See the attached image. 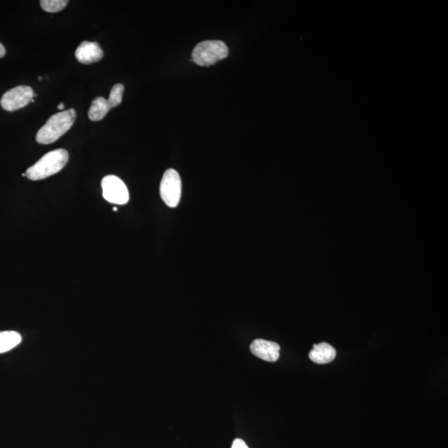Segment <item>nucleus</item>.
I'll use <instances>...</instances> for the list:
<instances>
[{"instance_id":"obj_18","label":"nucleus","mask_w":448,"mask_h":448,"mask_svg":"<svg viewBox=\"0 0 448 448\" xmlns=\"http://www.w3.org/2000/svg\"><path fill=\"white\" fill-rule=\"evenodd\" d=\"M38 80H39V81H40V80H42V78H41V77H39V78H38Z\"/></svg>"},{"instance_id":"obj_7","label":"nucleus","mask_w":448,"mask_h":448,"mask_svg":"<svg viewBox=\"0 0 448 448\" xmlns=\"http://www.w3.org/2000/svg\"><path fill=\"white\" fill-rule=\"evenodd\" d=\"M251 352L258 358L268 362L277 361L280 357V346L278 343L258 339L251 344Z\"/></svg>"},{"instance_id":"obj_6","label":"nucleus","mask_w":448,"mask_h":448,"mask_svg":"<svg viewBox=\"0 0 448 448\" xmlns=\"http://www.w3.org/2000/svg\"><path fill=\"white\" fill-rule=\"evenodd\" d=\"M34 91L29 86H18L6 91L1 98L3 110L14 111L25 107L34 99Z\"/></svg>"},{"instance_id":"obj_15","label":"nucleus","mask_w":448,"mask_h":448,"mask_svg":"<svg viewBox=\"0 0 448 448\" xmlns=\"http://www.w3.org/2000/svg\"><path fill=\"white\" fill-rule=\"evenodd\" d=\"M6 54L5 47L0 43V58L5 57Z\"/></svg>"},{"instance_id":"obj_13","label":"nucleus","mask_w":448,"mask_h":448,"mask_svg":"<svg viewBox=\"0 0 448 448\" xmlns=\"http://www.w3.org/2000/svg\"><path fill=\"white\" fill-rule=\"evenodd\" d=\"M124 90H125V87L121 83L115 84L112 87L109 98L107 99V102L111 108L117 107L122 103Z\"/></svg>"},{"instance_id":"obj_4","label":"nucleus","mask_w":448,"mask_h":448,"mask_svg":"<svg viewBox=\"0 0 448 448\" xmlns=\"http://www.w3.org/2000/svg\"><path fill=\"white\" fill-rule=\"evenodd\" d=\"M182 193V182L181 176L174 169L165 172L159 186V194L167 206L175 208L181 201Z\"/></svg>"},{"instance_id":"obj_5","label":"nucleus","mask_w":448,"mask_h":448,"mask_svg":"<svg viewBox=\"0 0 448 448\" xmlns=\"http://www.w3.org/2000/svg\"><path fill=\"white\" fill-rule=\"evenodd\" d=\"M103 198L107 202L122 205L129 201L127 187L121 179L115 175H107L102 181Z\"/></svg>"},{"instance_id":"obj_2","label":"nucleus","mask_w":448,"mask_h":448,"mask_svg":"<svg viewBox=\"0 0 448 448\" xmlns=\"http://www.w3.org/2000/svg\"><path fill=\"white\" fill-rule=\"evenodd\" d=\"M69 152L66 150L50 151L27 170V178L34 181L49 178L61 171L69 162Z\"/></svg>"},{"instance_id":"obj_3","label":"nucleus","mask_w":448,"mask_h":448,"mask_svg":"<svg viewBox=\"0 0 448 448\" xmlns=\"http://www.w3.org/2000/svg\"><path fill=\"white\" fill-rule=\"evenodd\" d=\"M229 49L225 43L219 40H209L196 45L192 54V60L197 65L208 67L226 58Z\"/></svg>"},{"instance_id":"obj_11","label":"nucleus","mask_w":448,"mask_h":448,"mask_svg":"<svg viewBox=\"0 0 448 448\" xmlns=\"http://www.w3.org/2000/svg\"><path fill=\"white\" fill-rule=\"evenodd\" d=\"M22 341V336L16 331L0 332V354L5 353L17 346Z\"/></svg>"},{"instance_id":"obj_14","label":"nucleus","mask_w":448,"mask_h":448,"mask_svg":"<svg viewBox=\"0 0 448 448\" xmlns=\"http://www.w3.org/2000/svg\"><path fill=\"white\" fill-rule=\"evenodd\" d=\"M232 448H249V447L247 446L245 442L243 441L242 439H236Z\"/></svg>"},{"instance_id":"obj_10","label":"nucleus","mask_w":448,"mask_h":448,"mask_svg":"<svg viewBox=\"0 0 448 448\" xmlns=\"http://www.w3.org/2000/svg\"><path fill=\"white\" fill-rule=\"evenodd\" d=\"M111 109L107 99L102 97L95 98L88 111V117L93 122L101 121Z\"/></svg>"},{"instance_id":"obj_9","label":"nucleus","mask_w":448,"mask_h":448,"mask_svg":"<svg viewBox=\"0 0 448 448\" xmlns=\"http://www.w3.org/2000/svg\"><path fill=\"white\" fill-rule=\"evenodd\" d=\"M336 356V351L334 347L329 344L321 343L314 345L309 354V358L318 365H325L334 361Z\"/></svg>"},{"instance_id":"obj_1","label":"nucleus","mask_w":448,"mask_h":448,"mask_svg":"<svg viewBox=\"0 0 448 448\" xmlns=\"http://www.w3.org/2000/svg\"><path fill=\"white\" fill-rule=\"evenodd\" d=\"M77 113L71 109L59 112L54 114L47 120L41 129L36 135V141L41 145H49L57 142L58 139L67 133L73 126Z\"/></svg>"},{"instance_id":"obj_17","label":"nucleus","mask_w":448,"mask_h":448,"mask_svg":"<svg viewBox=\"0 0 448 448\" xmlns=\"http://www.w3.org/2000/svg\"><path fill=\"white\" fill-rule=\"evenodd\" d=\"M114 211H117V208H113Z\"/></svg>"},{"instance_id":"obj_8","label":"nucleus","mask_w":448,"mask_h":448,"mask_svg":"<svg viewBox=\"0 0 448 448\" xmlns=\"http://www.w3.org/2000/svg\"><path fill=\"white\" fill-rule=\"evenodd\" d=\"M75 56L80 63L91 64L102 60L104 53L98 43L83 41L76 50Z\"/></svg>"},{"instance_id":"obj_12","label":"nucleus","mask_w":448,"mask_h":448,"mask_svg":"<svg viewBox=\"0 0 448 448\" xmlns=\"http://www.w3.org/2000/svg\"><path fill=\"white\" fill-rule=\"evenodd\" d=\"M69 1L67 0H42L40 1V5L44 11L47 13H57L65 9Z\"/></svg>"},{"instance_id":"obj_16","label":"nucleus","mask_w":448,"mask_h":448,"mask_svg":"<svg viewBox=\"0 0 448 448\" xmlns=\"http://www.w3.org/2000/svg\"><path fill=\"white\" fill-rule=\"evenodd\" d=\"M58 110H63L65 108V105L63 102L60 103L58 106Z\"/></svg>"}]
</instances>
